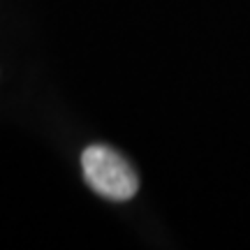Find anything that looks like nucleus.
<instances>
[{"label": "nucleus", "mask_w": 250, "mask_h": 250, "mask_svg": "<svg viewBox=\"0 0 250 250\" xmlns=\"http://www.w3.org/2000/svg\"><path fill=\"white\" fill-rule=\"evenodd\" d=\"M81 169L90 190L111 202H127L139 190V179L130 162L109 146H88L81 153Z\"/></svg>", "instance_id": "obj_1"}]
</instances>
